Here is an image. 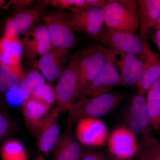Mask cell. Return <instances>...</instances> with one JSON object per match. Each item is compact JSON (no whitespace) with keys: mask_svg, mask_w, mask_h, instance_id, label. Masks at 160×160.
Returning <instances> with one entry per match:
<instances>
[{"mask_svg":"<svg viewBox=\"0 0 160 160\" xmlns=\"http://www.w3.org/2000/svg\"><path fill=\"white\" fill-rule=\"evenodd\" d=\"M126 97L124 92L114 91L90 98L80 99L73 103L67 112L66 127H72L84 118L99 119L107 115L118 106Z\"/></svg>","mask_w":160,"mask_h":160,"instance_id":"6da1fadb","label":"cell"},{"mask_svg":"<svg viewBox=\"0 0 160 160\" xmlns=\"http://www.w3.org/2000/svg\"><path fill=\"white\" fill-rule=\"evenodd\" d=\"M91 39L98 41L110 49L137 56L146 62H159L157 56L152 51L147 41L133 32L112 30L104 26L97 36Z\"/></svg>","mask_w":160,"mask_h":160,"instance_id":"7a4b0ae2","label":"cell"},{"mask_svg":"<svg viewBox=\"0 0 160 160\" xmlns=\"http://www.w3.org/2000/svg\"><path fill=\"white\" fill-rule=\"evenodd\" d=\"M82 51L83 49H80L69 58L55 88L56 97L55 107L60 113L68 112L77 98L79 82V64Z\"/></svg>","mask_w":160,"mask_h":160,"instance_id":"3957f363","label":"cell"},{"mask_svg":"<svg viewBox=\"0 0 160 160\" xmlns=\"http://www.w3.org/2000/svg\"><path fill=\"white\" fill-rule=\"evenodd\" d=\"M42 19L52 48L69 50L76 46L77 38L69 24L67 11L58 9L46 11Z\"/></svg>","mask_w":160,"mask_h":160,"instance_id":"277c9868","label":"cell"},{"mask_svg":"<svg viewBox=\"0 0 160 160\" xmlns=\"http://www.w3.org/2000/svg\"><path fill=\"white\" fill-rule=\"evenodd\" d=\"M104 25L112 30L135 33L139 28L138 11L129 9L116 0H107L103 7Z\"/></svg>","mask_w":160,"mask_h":160,"instance_id":"5b68a950","label":"cell"},{"mask_svg":"<svg viewBox=\"0 0 160 160\" xmlns=\"http://www.w3.org/2000/svg\"><path fill=\"white\" fill-rule=\"evenodd\" d=\"M106 49L97 45L89 46L83 49L79 64V82L77 99L102 69L106 61Z\"/></svg>","mask_w":160,"mask_h":160,"instance_id":"8992f818","label":"cell"},{"mask_svg":"<svg viewBox=\"0 0 160 160\" xmlns=\"http://www.w3.org/2000/svg\"><path fill=\"white\" fill-rule=\"evenodd\" d=\"M48 5V1H40L34 6L18 11L6 22L3 37L17 38L25 34L42 19Z\"/></svg>","mask_w":160,"mask_h":160,"instance_id":"52a82bcc","label":"cell"},{"mask_svg":"<svg viewBox=\"0 0 160 160\" xmlns=\"http://www.w3.org/2000/svg\"><path fill=\"white\" fill-rule=\"evenodd\" d=\"M106 59L119 69L122 86L137 85L145 68L146 62L144 60L134 55L110 49L106 51Z\"/></svg>","mask_w":160,"mask_h":160,"instance_id":"ba28073f","label":"cell"},{"mask_svg":"<svg viewBox=\"0 0 160 160\" xmlns=\"http://www.w3.org/2000/svg\"><path fill=\"white\" fill-rule=\"evenodd\" d=\"M108 149L116 160H129L137 155L140 145L137 136L126 126L114 129L108 137Z\"/></svg>","mask_w":160,"mask_h":160,"instance_id":"9c48e42d","label":"cell"},{"mask_svg":"<svg viewBox=\"0 0 160 160\" xmlns=\"http://www.w3.org/2000/svg\"><path fill=\"white\" fill-rule=\"evenodd\" d=\"M67 16L75 32L87 35L90 39L97 36L104 26L103 7L67 12Z\"/></svg>","mask_w":160,"mask_h":160,"instance_id":"30bf717a","label":"cell"},{"mask_svg":"<svg viewBox=\"0 0 160 160\" xmlns=\"http://www.w3.org/2000/svg\"><path fill=\"white\" fill-rule=\"evenodd\" d=\"M108 137L107 127L99 119L84 118L76 123V137L81 145L91 148L103 147Z\"/></svg>","mask_w":160,"mask_h":160,"instance_id":"8fae6325","label":"cell"},{"mask_svg":"<svg viewBox=\"0 0 160 160\" xmlns=\"http://www.w3.org/2000/svg\"><path fill=\"white\" fill-rule=\"evenodd\" d=\"M26 58L34 62L52 48L48 31L44 25L35 26L23 36L21 42Z\"/></svg>","mask_w":160,"mask_h":160,"instance_id":"7c38bea8","label":"cell"},{"mask_svg":"<svg viewBox=\"0 0 160 160\" xmlns=\"http://www.w3.org/2000/svg\"><path fill=\"white\" fill-rule=\"evenodd\" d=\"M58 109L54 107L43 118L34 134L40 151L45 154L52 151L60 136Z\"/></svg>","mask_w":160,"mask_h":160,"instance_id":"4fadbf2b","label":"cell"},{"mask_svg":"<svg viewBox=\"0 0 160 160\" xmlns=\"http://www.w3.org/2000/svg\"><path fill=\"white\" fill-rule=\"evenodd\" d=\"M118 86H122L119 72L111 62L106 59L98 76L79 95L76 100L86 96L94 98L106 94Z\"/></svg>","mask_w":160,"mask_h":160,"instance_id":"5bb4252c","label":"cell"},{"mask_svg":"<svg viewBox=\"0 0 160 160\" xmlns=\"http://www.w3.org/2000/svg\"><path fill=\"white\" fill-rule=\"evenodd\" d=\"M69 50L52 48L39 58L38 67L44 77L49 82L59 79L69 62Z\"/></svg>","mask_w":160,"mask_h":160,"instance_id":"9a60e30c","label":"cell"},{"mask_svg":"<svg viewBox=\"0 0 160 160\" xmlns=\"http://www.w3.org/2000/svg\"><path fill=\"white\" fill-rule=\"evenodd\" d=\"M80 145L72 127H66L52 150L53 160H80L83 149Z\"/></svg>","mask_w":160,"mask_h":160,"instance_id":"2e32d148","label":"cell"},{"mask_svg":"<svg viewBox=\"0 0 160 160\" xmlns=\"http://www.w3.org/2000/svg\"><path fill=\"white\" fill-rule=\"evenodd\" d=\"M138 16L141 38L147 41V33L154 27L160 12V0H138Z\"/></svg>","mask_w":160,"mask_h":160,"instance_id":"e0dca14e","label":"cell"},{"mask_svg":"<svg viewBox=\"0 0 160 160\" xmlns=\"http://www.w3.org/2000/svg\"><path fill=\"white\" fill-rule=\"evenodd\" d=\"M143 132L142 139L152 136L147 100L143 95L137 94L132 100L126 109Z\"/></svg>","mask_w":160,"mask_h":160,"instance_id":"ac0fdd59","label":"cell"},{"mask_svg":"<svg viewBox=\"0 0 160 160\" xmlns=\"http://www.w3.org/2000/svg\"><path fill=\"white\" fill-rule=\"evenodd\" d=\"M22 106L26 126L34 135L41 121L49 112L51 107L32 98L26 100Z\"/></svg>","mask_w":160,"mask_h":160,"instance_id":"d6986e66","label":"cell"},{"mask_svg":"<svg viewBox=\"0 0 160 160\" xmlns=\"http://www.w3.org/2000/svg\"><path fill=\"white\" fill-rule=\"evenodd\" d=\"M146 100L152 128L160 134V78L148 90Z\"/></svg>","mask_w":160,"mask_h":160,"instance_id":"ffe728a7","label":"cell"},{"mask_svg":"<svg viewBox=\"0 0 160 160\" xmlns=\"http://www.w3.org/2000/svg\"><path fill=\"white\" fill-rule=\"evenodd\" d=\"M160 78V63L146 62L145 68L138 81V94L143 95L148 91L150 87Z\"/></svg>","mask_w":160,"mask_h":160,"instance_id":"44dd1931","label":"cell"},{"mask_svg":"<svg viewBox=\"0 0 160 160\" xmlns=\"http://www.w3.org/2000/svg\"><path fill=\"white\" fill-rule=\"evenodd\" d=\"M46 79L38 70L29 72L20 82L18 90L25 100H27L38 88L46 83Z\"/></svg>","mask_w":160,"mask_h":160,"instance_id":"7402d4cb","label":"cell"},{"mask_svg":"<svg viewBox=\"0 0 160 160\" xmlns=\"http://www.w3.org/2000/svg\"><path fill=\"white\" fill-rule=\"evenodd\" d=\"M136 160H160V143L153 136L142 139Z\"/></svg>","mask_w":160,"mask_h":160,"instance_id":"603a6c76","label":"cell"},{"mask_svg":"<svg viewBox=\"0 0 160 160\" xmlns=\"http://www.w3.org/2000/svg\"><path fill=\"white\" fill-rule=\"evenodd\" d=\"M21 79L10 68L0 66V95L9 90L18 89Z\"/></svg>","mask_w":160,"mask_h":160,"instance_id":"cb8c5ba5","label":"cell"},{"mask_svg":"<svg viewBox=\"0 0 160 160\" xmlns=\"http://www.w3.org/2000/svg\"><path fill=\"white\" fill-rule=\"evenodd\" d=\"M30 98L38 100L50 107L56 102V100L54 88L51 85L46 83L36 89Z\"/></svg>","mask_w":160,"mask_h":160,"instance_id":"d4e9b609","label":"cell"},{"mask_svg":"<svg viewBox=\"0 0 160 160\" xmlns=\"http://www.w3.org/2000/svg\"><path fill=\"white\" fill-rule=\"evenodd\" d=\"M2 159L12 158H26L24 146L19 141L10 140L3 145L2 149Z\"/></svg>","mask_w":160,"mask_h":160,"instance_id":"484cf974","label":"cell"},{"mask_svg":"<svg viewBox=\"0 0 160 160\" xmlns=\"http://www.w3.org/2000/svg\"><path fill=\"white\" fill-rule=\"evenodd\" d=\"M49 5L58 9L69 10V12L79 11L91 8L88 0H51L48 1Z\"/></svg>","mask_w":160,"mask_h":160,"instance_id":"4316f807","label":"cell"},{"mask_svg":"<svg viewBox=\"0 0 160 160\" xmlns=\"http://www.w3.org/2000/svg\"><path fill=\"white\" fill-rule=\"evenodd\" d=\"M123 118L126 127L137 136H143L142 131L126 109L123 112Z\"/></svg>","mask_w":160,"mask_h":160,"instance_id":"83f0119b","label":"cell"},{"mask_svg":"<svg viewBox=\"0 0 160 160\" xmlns=\"http://www.w3.org/2000/svg\"><path fill=\"white\" fill-rule=\"evenodd\" d=\"M80 160H112L105 154L92 149H82Z\"/></svg>","mask_w":160,"mask_h":160,"instance_id":"f1b7e54d","label":"cell"},{"mask_svg":"<svg viewBox=\"0 0 160 160\" xmlns=\"http://www.w3.org/2000/svg\"><path fill=\"white\" fill-rule=\"evenodd\" d=\"M11 128L10 120L3 112L0 111V140L9 134Z\"/></svg>","mask_w":160,"mask_h":160,"instance_id":"f546056e","label":"cell"},{"mask_svg":"<svg viewBox=\"0 0 160 160\" xmlns=\"http://www.w3.org/2000/svg\"><path fill=\"white\" fill-rule=\"evenodd\" d=\"M32 2V1H11L7 4V7L9 5H13L15 10L18 12L25 6L29 5Z\"/></svg>","mask_w":160,"mask_h":160,"instance_id":"4dcf8cb0","label":"cell"},{"mask_svg":"<svg viewBox=\"0 0 160 160\" xmlns=\"http://www.w3.org/2000/svg\"><path fill=\"white\" fill-rule=\"evenodd\" d=\"M121 3L125 5L126 7H128L129 9L132 10L138 11V6L136 1H132V0H125V1H119Z\"/></svg>","mask_w":160,"mask_h":160,"instance_id":"1f68e13d","label":"cell"},{"mask_svg":"<svg viewBox=\"0 0 160 160\" xmlns=\"http://www.w3.org/2000/svg\"><path fill=\"white\" fill-rule=\"evenodd\" d=\"M155 42L160 50V29H158L156 32L154 37Z\"/></svg>","mask_w":160,"mask_h":160,"instance_id":"d6a6232c","label":"cell"},{"mask_svg":"<svg viewBox=\"0 0 160 160\" xmlns=\"http://www.w3.org/2000/svg\"><path fill=\"white\" fill-rule=\"evenodd\" d=\"M153 28H154L157 30L160 29V12L157 21L156 23Z\"/></svg>","mask_w":160,"mask_h":160,"instance_id":"836d02e7","label":"cell"},{"mask_svg":"<svg viewBox=\"0 0 160 160\" xmlns=\"http://www.w3.org/2000/svg\"><path fill=\"white\" fill-rule=\"evenodd\" d=\"M7 7V3L6 2L3 0H0V9H3V8Z\"/></svg>","mask_w":160,"mask_h":160,"instance_id":"e575fe53","label":"cell"},{"mask_svg":"<svg viewBox=\"0 0 160 160\" xmlns=\"http://www.w3.org/2000/svg\"><path fill=\"white\" fill-rule=\"evenodd\" d=\"M35 160H45V158L42 155H39L36 158Z\"/></svg>","mask_w":160,"mask_h":160,"instance_id":"d590c367","label":"cell"},{"mask_svg":"<svg viewBox=\"0 0 160 160\" xmlns=\"http://www.w3.org/2000/svg\"><path fill=\"white\" fill-rule=\"evenodd\" d=\"M0 100H1V98H0ZM3 109V106H2V102H1V101H0V111L2 112V109Z\"/></svg>","mask_w":160,"mask_h":160,"instance_id":"8d00e7d4","label":"cell"}]
</instances>
